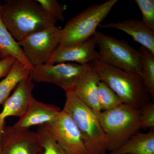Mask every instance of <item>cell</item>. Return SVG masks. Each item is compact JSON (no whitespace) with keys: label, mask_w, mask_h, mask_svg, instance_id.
Segmentation results:
<instances>
[{"label":"cell","mask_w":154,"mask_h":154,"mask_svg":"<svg viewBox=\"0 0 154 154\" xmlns=\"http://www.w3.org/2000/svg\"><path fill=\"white\" fill-rule=\"evenodd\" d=\"M3 21L19 42L30 34L55 25L36 0H8L2 5Z\"/></svg>","instance_id":"cell-1"},{"label":"cell","mask_w":154,"mask_h":154,"mask_svg":"<svg viewBox=\"0 0 154 154\" xmlns=\"http://www.w3.org/2000/svg\"><path fill=\"white\" fill-rule=\"evenodd\" d=\"M101 81L115 92L123 104L140 109L150 101V95L140 77L111 66L99 59L91 63Z\"/></svg>","instance_id":"cell-2"},{"label":"cell","mask_w":154,"mask_h":154,"mask_svg":"<svg viewBox=\"0 0 154 154\" xmlns=\"http://www.w3.org/2000/svg\"><path fill=\"white\" fill-rule=\"evenodd\" d=\"M107 141V152L118 149L141 128L140 109L122 104L98 116Z\"/></svg>","instance_id":"cell-3"},{"label":"cell","mask_w":154,"mask_h":154,"mask_svg":"<svg viewBox=\"0 0 154 154\" xmlns=\"http://www.w3.org/2000/svg\"><path fill=\"white\" fill-rule=\"evenodd\" d=\"M65 93L63 110L71 116L79 130L88 154H107V139L98 116L72 91Z\"/></svg>","instance_id":"cell-4"},{"label":"cell","mask_w":154,"mask_h":154,"mask_svg":"<svg viewBox=\"0 0 154 154\" xmlns=\"http://www.w3.org/2000/svg\"><path fill=\"white\" fill-rule=\"evenodd\" d=\"M118 2L108 0L92 5L70 19L60 29L59 45L73 46L91 38Z\"/></svg>","instance_id":"cell-5"},{"label":"cell","mask_w":154,"mask_h":154,"mask_svg":"<svg viewBox=\"0 0 154 154\" xmlns=\"http://www.w3.org/2000/svg\"><path fill=\"white\" fill-rule=\"evenodd\" d=\"M99 48V60L140 78L142 60L139 51L124 40L96 31L94 35Z\"/></svg>","instance_id":"cell-6"},{"label":"cell","mask_w":154,"mask_h":154,"mask_svg":"<svg viewBox=\"0 0 154 154\" xmlns=\"http://www.w3.org/2000/svg\"><path fill=\"white\" fill-rule=\"evenodd\" d=\"M91 67V63L45 64L33 68L31 71L30 77L33 82L54 84L66 92L73 90Z\"/></svg>","instance_id":"cell-7"},{"label":"cell","mask_w":154,"mask_h":154,"mask_svg":"<svg viewBox=\"0 0 154 154\" xmlns=\"http://www.w3.org/2000/svg\"><path fill=\"white\" fill-rule=\"evenodd\" d=\"M60 29L51 25L30 34L18 42L25 57L33 67L47 64L59 45Z\"/></svg>","instance_id":"cell-8"},{"label":"cell","mask_w":154,"mask_h":154,"mask_svg":"<svg viewBox=\"0 0 154 154\" xmlns=\"http://www.w3.org/2000/svg\"><path fill=\"white\" fill-rule=\"evenodd\" d=\"M54 140L69 154H88L79 130L71 116L63 110L44 125Z\"/></svg>","instance_id":"cell-9"},{"label":"cell","mask_w":154,"mask_h":154,"mask_svg":"<svg viewBox=\"0 0 154 154\" xmlns=\"http://www.w3.org/2000/svg\"><path fill=\"white\" fill-rule=\"evenodd\" d=\"M1 154H40L43 148L36 132L5 125L0 138Z\"/></svg>","instance_id":"cell-10"},{"label":"cell","mask_w":154,"mask_h":154,"mask_svg":"<svg viewBox=\"0 0 154 154\" xmlns=\"http://www.w3.org/2000/svg\"><path fill=\"white\" fill-rule=\"evenodd\" d=\"M96 39L93 36L86 41L70 46L59 45L47 64L64 63L72 62L80 64H88L99 59L96 51Z\"/></svg>","instance_id":"cell-11"},{"label":"cell","mask_w":154,"mask_h":154,"mask_svg":"<svg viewBox=\"0 0 154 154\" xmlns=\"http://www.w3.org/2000/svg\"><path fill=\"white\" fill-rule=\"evenodd\" d=\"M33 81L30 75L18 83L13 94L3 104V109L0 113V123H5V119L8 116L20 118L25 114L33 98Z\"/></svg>","instance_id":"cell-12"},{"label":"cell","mask_w":154,"mask_h":154,"mask_svg":"<svg viewBox=\"0 0 154 154\" xmlns=\"http://www.w3.org/2000/svg\"><path fill=\"white\" fill-rule=\"evenodd\" d=\"M61 110L57 106L39 102L33 97L25 114L13 126L28 129L31 126L45 125L53 120Z\"/></svg>","instance_id":"cell-13"},{"label":"cell","mask_w":154,"mask_h":154,"mask_svg":"<svg viewBox=\"0 0 154 154\" xmlns=\"http://www.w3.org/2000/svg\"><path fill=\"white\" fill-rule=\"evenodd\" d=\"M100 81L99 75L91 66L72 90L75 95L97 116L101 112L98 91Z\"/></svg>","instance_id":"cell-14"},{"label":"cell","mask_w":154,"mask_h":154,"mask_svg":"<svg viewBox=\"0 0 154 154\" xmlns=\"http://www.w3.org/2000/svg\"><path fill=\"white\" fill-rule=\"evenodd\" d=\"M99 27L113 28L125 32L154 54V31L148 28L142 21L129 19L105 25L100 24Z\"/></svg>","instance_id":"cell-15"},{"label":"cell","mask_w":154,"mask_h":154,"mask_svg":"<svg viewBox=\"0 0 154 154\" xmlns=\"http://www.w3.org/2000/svg\"><path fill=\"white\" fill-rule=\"evenodd\" d=\"M107 154H154V128L147 133H137Z\"/></svg>","instance_id":"cell-16"},{"label":"cell","mask_w":154,"mask_h":154,"mask_svg":"<svg viewBox=\"0 0 154 154\" xmlns=\"http://www.w3.org/2000/svg\"><path fill=\"white\" fill-rule=\"evenodd\" d=\"M2 4L0 1V52L2 58L12 56L24 63L32 70L33 67L27 60L22 48L14 39L3 22L2 15Z\"/></svg>","instance_id":"cell-17"},{"label":"cell","mask_w":154,"mask_h":154,"mask_svg":"<svg viewBox=\"0 0 154 154\" xmlns=\"http://www.w3.org/2000/svg\"><path fill=\"white\" fill-rule=\"evenodd\" d=\"M31 71L24 63L16 60L8 74L0 81V104H4L20 81L30 75Z\"/></svg>","instance_id":"cell-18"},{"label":"cell","mask_w":154,"mask_h":154,"mask_svg":"<svg viewBox=\"0 0 154 154\" xmlns=\"http://www.w3.org/2000/svg\"><path fill=\"white\" fill-rule=\"evenodd\" d=\"M142 60L140 79L145 89L153 99L154 98V54L141 46L139 50Z\"/></svg>","instance_id":"cell-19"},{"label":"cell","mask_w":154,"mask_h":154,"mask_svg":"<svg viewBox=\"0 0 154 154\" xmlns=\"http://www.w3.org/2000/svg\"><path fill=\"white\" fill-rule=\"evenodd\" d=\"M36 133L43 148L40 154H69L54 140L44 125H39Z\"/></svg>","instance_id":"cell-20"},{"label":"cell","mask_w":154,"mask_h":154,"mask_svg":"<svg viewBox=\"0 0 154 154\" xmlns=\"http://www.w3.org/2000/svg\"><path fill=\"white\" fill-rule=\"evenodd\" d=\"M98 91L101 111L113 109L122 104L115 92L102 81L99 83Z\"/></svg>","instance_id":"cell-21"},{"label":"cell","mask_w":154,"mask_h":154,"mask_svg":"<svg viewBox=\"0 0 154 154\" xmlns=\"http://www.w3.org/2000/svg\"><path fill=\"white\" fill-rule=\"evenodd\" d=\"M45 14L55 22L64 21L65 7L56 0H36Z\"/></svg>","instance_id":"cell-22"},{"label":"cell","mask_w":154,"mask_h":154,"mask_svg":"<svg viewBox=\"0 0 154 154\" xmlns=\"http://www.w3.org/2000/svg\"><path fill=\"white\" fill-rule=\"evenodd\" d=\"M142 15L143 22L152 31H154V0H135Z\"/></svg>","instance_id":"cell-23"},{"label":"cell","mask_w":154,"mask_h":154,"mask_svg":"<svg viewBox=\"0 0 154 154\" xmlns=\"http://www.w3.org/2000/svg\"><path fill=\"white\" fill-rule=\"evenodd\" d=\"M141 128H154V104L150 102L140 109Z\"/></svg>","instance_id":"cell-24"},{"label":"cell","mask_w":154,"mask_h":154,"mask_svg":"<svg viewBox=\"0 0 154 154\" xmlns=\"http://www.w3.org/2000/svg\"><path fill=\"white\" fill-rule=\"evenodd\" d=\"M16 60V58L12 56L2 58L0 52V79L7 75Z\"/></svg>","instance_id":"cell-25"},{"label":"cell","mask_w":154,"mask_h":154,"mask_svg":"<svg viewBox=\"0 0 154 154\" xmlns=\"http://www.w3.org/2000/svg\"><path fill=\"white\" fill-rule=\"evenodd\" d=\"M5 126V123H0V138H1V134H2V131L3 128H4ZM0 154H1V147H0Z\"/></svg>","instance_id":"cell-26"}]
</instances>
